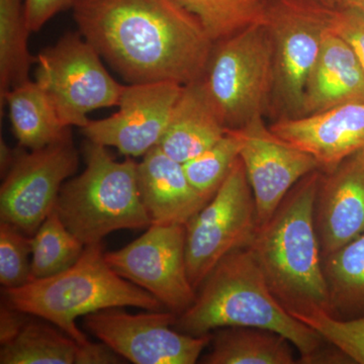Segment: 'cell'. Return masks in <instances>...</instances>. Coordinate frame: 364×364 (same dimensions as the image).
Instances as JSON below:
<instances>
[{
	"instance_id": "1",
	"label": "cell",
	"mask_w": 364,
	"mask_h": 364,
	"mask_svg": "<svg viewBox=\"0 0 364 364\" xmlns=\"http://www.w3.org/2000/svg\"><path fill=\"white\" fill-rule=\"evenodd\" d=\"M78 32L128 85L202 79L215 43L176 0H78Z\"/></svg>"
},
{
	"instance_id": "2",
	"label": "cell",
	"mask_w": 364,
	"mask_h": 364,
	"mask_svg": "<svg viewBox=\"0 0 364 364\" xmlns=\"http://www.w3.org/2000/svg\"><path fill=\"white\" fill-rule=\"evenodd\" d=\"M174 326L193 336L227 327L269 330L289 339L303 363H315L328 344L273 296L249 247L237 249L215 265L203 280L193 305L177 316Z\"/></svg>"
},
{
	"instance_id": "3",
	"label": "cell",
	"mask_w": 364,
	"mask_h": 364,
	"mask_svg": "<svg viewBox=\"0 0 364 364\" xmlns=\"http://www.w3.org/2000/svg\"><path fill=\"white\" fill-rule=\"evenodd\" d=\"M321 174L315 170L301 178L272 217L258 226L249 246L273 296L291 315L330 314L314 219Z\"/></svg>"
},
{
	"instance_id": "4",
	"label": "cell",
	"mask_w": 364,
	"mask_h": 364,
	"mask_svg": "<svg viewBox=\"0 0 364 364\" xmlns=\"http://www.w3.org/2000/svg\"><path fill=\"white\" fill-rule=\"evenodd\" d=\"M4 294L9 306L48 321L80 345L90 340L76 325L79 317L105 309L134 306L157 311L163 306L112 269L102 243L86 245L80 258L64 272L4 289Z\"/></svg>"
},
{
	"instance_id": "5",
	"label": "cell",
	"mask_w": 364,
	"mask_h": 364,
	"mask_svg": "<svg viewBox=\"0 0 364 364\" xmlns=\"http://www.w3.org/2000/svg\"><path fill=\"white\" fill-rule=\"evenodd\" d=\"M85 169L66 181L56 208L65 226L85 245L102 243L119 230L144 229L152 224L138 183V163L119 162L107 147L86 139Z\"/></svg>"
},
{
	"instance_id": "6",
	"label": "cell",
	"mask_w": 364,
	"mask_h": 364,
	"mask_svg": "<svg viewBox=\"0 0 364 364\" xmlns=\"http://www.w3.org/2000/svg\"><path fill=\"white\" fill-rule=\"evenodd\" d=\"M200 80L228 130L262 117L273 83L272 46L264 23L215 42Z\"/></svg>"
},
{
	"instance_id": "7",
	"label": "cell",
	"mask_w": 364,
	"mask_h": 364,
	"mask_svg": "<svg viewBox=\"0 0 364 364\" xmlns=\"http://www.w3.org/2000/svg\"><path fill=\"white\" fill-rule=\"evenodd\" d=\"M333 9L314 0H268L264 25L272 46L270 105L279 119L301 117L306 82Z\"/></svg>"
},
{
	"instance_id": "8",
	"label": "cell",
	"mask_w": 364,
	"mask_h": 364,
	"mask_svg": "<svg viewBox=\"0 0 364 364\" xmlns=\"http://www.w3.org/2000/svg\"><path fill=\"white\" fill-rule=\"evenodd\" d=\"M36 66V82L69 128L82 129L90 112L117 107L126 86L109 75L102 56L79 32L66 33L43 50Z\"/></svg>"
},
{
	"instance_id": "9",
	"label": "cell",
	"mask_w": 364,
	"mask_h": 364,
	"mask_svg": "<svg viewBox=\"0 0 364 364\" xmlns=\"http://www.w3.org/2000/svg\"><path fill=\"white\" fill-rule=\"evenodd\" d=\"M184 227L188 277L198 291L225 256L250 246L258 228L252 188L240 157L213 198Z\"/></svg>"
},
{
	"instance_id": "10",
	"label": "cell",
	"mask_w": 364,
	"mask_h": 364,
	"mask_svg": "<svg viewBox=\"0 0 364 364\" xmlns=\"http://www.w3.org/2000/svg\"><path fill=\"white\" fill-rule=\"evenodd\" d=\"M72 136L42 149H16L0 188V218L33 236L56 208L62 186L78 168Z\"/></svg>"
},
{
	"instance_id": "11",
	"label": "cell",
	"mask_w": 364,
	"mask_h": 364,
	"mask_svg": "<svg viewBox=\"0 0 364 364\" xmlns=\"http://www.w3.org/2000/svg\"><path fill=\"white\" fill-rule=\"evenodd\" d=\"M105 259L114 272L177 316L196 301L186 264V227L181 225L151 224L129 245L105 253Z\"/></svg>"
},
{
	"instance_id": "12",
	"label": "cell",
	"mask_w": 364,
	"mask_h": 364,
	"mask_svg": "<svg viewBox=\"0 0 364 364\" xmlns=\"http://www.w3.org/2000/svg\"><path fill=\"white\" fill-rule=\"evenodd\" d=\"M176 320V314L171 311L133 315L121 308H112L85 316V326L91 334L131 363H196L212 336H193L172 329Z\"/></svg>"
},
{
	"instance_id": "13",
	"label": "cell",
	"mask_w": 364,
	"mask_h": 364,
	"mask_svg": "<svg viewBox=\"0 0 364 364\" xmlns=\"http://www.w3.org/2000/svg\"><path fill=\"white\" fill-rule=\"evenodd\" d=\"M182 86L173 81L126 85L119 111L90 119L81 132L87 140L117 148L126 157L144 156L159 145Z\"/></svg>"
},
{
	"instance_id": "14",
	"label": "cell",
	"mask_w": 364,
	"mask_h": 364,
	"mask_svg": "<svg viewBox=\"0 0 364 364\" xmlns=\"http://www.w3.org/2000/svg\"><path fill=\"white\" fill-rule=\"evenodd\" d=\"M240 139V157L256 203L258 226L274 214L301 178L318 169L317 160L275 135L262 117L233 130Z\"/></svg>"
},
{
	"instance_id": "15",
	"label": "cell",
	"mask_w": 364,
	"mask_h": 364,
	"mask_svg": "<svg viewBox=\"0 0 364 364\" xmlns=\"http://www.w3.org/2000/svg\"><path fill=\"white\" fill-rule=\"evenodd\" d=\"M314 219L322 258L364 234V149L322 172Z\"/></svg>"
},
{
	"instance_id": "16",
	"label": "cell",
	"mask_w": 364,
	"mask_h": 364,
	"mask_svg": "<svg viewBox=\"0 0 364 364\" xmlns=\"http://www.w3.org/2000/svg\"><path fill=\"white\" fill-rule=\"evenodd\" d=\"M269 128L312 155L320 171L328 173L364 149V102L337 105L310 116L279 119Z\"/></svg>"
},
{
	"instance_id": "17",
	"label": "cell",
	"mask_w": 364,
	"mask_h": 364,
	"mask_svg": "<svg viewBox=\"0 0 364 364\" xmlns=\"http://www.w3.org/2000/svg\"><path fill=\"white\" fill-rule=\"evenodd\" d=\"M138 183L152 224L186 226L212 198L196 191L183 165L163 152L159 146L138 163Z\"/></svg>"
},
{
	"instance_id": "18",
	"label": "cell",
	"mask_w": 364,
	"mask_h": 364,
	"mask_svg": "<svg viewBox=\"0 0 364 364\" xmlns=\"http://www.w3.org/2000/svg\"><path fill=\"white\" fill-rule=\"evenodd\" d=\"M364 102V72L351 48L328 28L306 82L301 117Z\"/></svg>"
},
{
	"instance_id": "19",
	"label": "cell",
	"mask_w": 364,
	"mask_h": 364,
	"mask_svg": "<svg viewBox=\"0 0 364 364\" xmlns=\"http://www.w3.org/2000/svg\"><path fill=\"white\" fill-rule=\"evenodd\" d=\"M227 132L200 79L182 86L158 146L183 164L215 145Z\"/></svg>"
},
{
	"instance_id": "20",
	"label": "cell",
	"mask_w": 364,
	"mask_h": 364,
	"mask_svg": "<svg viewBox=\"0 0 364 364\" xmlns=\"http://www.w3.org/2000/svg\"><path fill=\"white\" fill-rule=\"evenodd\" d=\"M1 107H9L13 133L21 147L38 150L65 140L71 128L61 119L36 81L28 80L7 91L0 97Z\"/></svg>"
},
{
	"instance_id": "21",
	"label": "cell",
	"mask_w": 364,
	"mask_h": 364,
	"mask_svg": "<svg viewBox=\"0 0 364 364\" xmlns=\"http://www.w3.org/2000/svg\"><path fill=\"white\" fill-rule=\"evenodd\" d=\"M294 345L269 330L250 327L219 329L212 351L203 358L207 364H294Z\"/></svg>"
},
{
	"instance_id": "22",
	"label": "cell",
	"mask_w": 364,
	"mask_h": 364,
	"mask_svg": "<svg viewBox=\"0 0 364 364\" xmlns=\"http://www.w3.org/2000/svg\"><path fill=\"white\" fill-rule=\"evenodd\" d=\"M322 264L333 317L364 316V234L323 257Z\"/></svg>"
},
{
	"instance_id": "23",
	"label": "cell",
	"mask_w": 364,
	"mask_h": 364,
	"mask_svg": "<svg viewBox=\"0 0 364 364\" xmlns=\"http://www.w3.org/2000/svg\"><path fill=\"white\" fill-rule=\"evenodd\" d=\"M26 0H0V97L30 80L37 56L31 54Z\"/></svg>"
},
{
	"instance_id": "24",
	"label": "cell",
	"mask_w": 364,
	"mask_h": 364,
	"mask_svg": "<svg viewBox=\"0 0 364 364\" xmlns=\"http://www.w3.org/2000/svg\"><path fill=\"white\" fill-rule=\"evenodd\" d=\"M79 344L59 329L28 320L11 341L1 345V364H75Z\"/></svg>"
},
{
	"instance_id": "25",
	"label": "cell",
	"mask_w": 364,
	"mask_h": 364,
	"mask_svg": "<svg viewBox=\"0 0 364 364\" xmlns=\"http://www.w3.org/2000/svg\"><path fill=\"white\" fill-rule=\"evenodd\" d=\"M193 14L213 42L231 37L248 26L262 23L268 0H176Z\"/></svg>"
},
{
	"instance_id": "26",
	"label": "cell",
	"mask_w": 364,
	"mask_h": 364,
	"mask_svg": "<svg viewBox=\"0 0 364 364\" xmlns=\"http://www.w3.org/2000/svg\"><path fill=\"white\" fill-rule=\"evenodd\" d=\"M32 279L64 272L82 255L85 245L69 231L56 210L46 218L31 238Z\"/></svg>"
},
{
	"instance_id": "27",
	"label": "cell",
	"mask_w": 364,
	"mask_h": 364,
	"mask_svg": "<svg viewBox=\"0 0 364 364\" xmlns=\"http://www.w3.org/2000/svg\"><path fill=\"white\" fill-rule=\"evenodd\" d=\"M240 139L233 130L202 154L183 163L189 182L203 195L213 198L240 155Z\"/></svg>"
},
{
	"instance_id": "28",
	"label": "cell",
	"mask_w": 364,
	"mask_h": 364,
	"mask_svg": "<svg viewBox=\"0 0 364 364\" xmlns=\"http://www.w3.org/2000/svg\"><path fill=\"white\" fill-rule=\"evenodd\" d=\"M293 316L315 330L328 344L336 347L347 358L364 364V316L343 320L322 310Z\"/></svg>"
},
{
	"instance_id": "29",
	"label": "cell",
	"mask_w": 364,
	"mask_h": 364,
	"mask_svg": "<svg viewBox=\"0 0 364 364\" xmlns=\"http://www.w3.org/2000/svg\"><path fill=\"white\" fill-rule=\"evenodd\" d=\"M32 244L28 235L9 223L0 225V282L4 289L25 286L32 280Z\"/></svg>"
},
{
	"instance_id": "30",
	"label": "cell",
	"mask_w": 364,
	"mask_h": 364,
	"mask_svg": "<svg viewBox=\"0 0 364 364\" xmlns=\"http://www.w3.org/2000/svg\"><path fill=\"white\" fill-rule=\"evenodd\" d=\"M330 28L351 48L364 72V16L358 9L341 6L333 9Z\"/></svg>"
},
{
	"instance_id": "31",
	"label": "cell",
	"mask_w": 364,
	"mask_h": 364,
	"mask_svg": "<svg viewBox=\"0 0 364 364\" xmlns=\"http://www.w3.org/2000/svg\"><path fill=\"white\" fill-rule=\"evenodd\" d=\"M78 0H26V21L31 32H38L61 11L73 9Z\"/></svg>"
},
{
	"instance_id": "32",
	"label": "cell",
	"mask_w": 364,
	"mask_h": 364,
	"mask_svg": "<svg viewBox=\"0 0 364 364\" xmlns=\"http://www.w3.org/2000/svg\"><path fill=\"white\" fill-rule=\"evenodd\" d=\"M119 358L121 356L104 342L92 343L90 341L85 344H79L75 364L119 363Z\"/></svg>"
},
{
	"instance_id": "33",
	"label": "cell",
	"mask_w": 364,
	"mask_h": 364,
	"mask_svg": "<svg viewBox=\"0 0 364 364\" xmlns=\"http://www.w3.org/2000/svg\"><path fill=\"white\" fill-rule=\"evenodd\" d=\"M28 314L21 312L6 304L1 305L0 313V342L1 345L11 341L20 333L28 320Z\"/></svg>"
},
{
	"instance_id": "34",
	"label": "cell",
	"mask_w": 364,
	"mask_h": 364,
	"mask_svg": "<svg viewBox=\"0 0 364 364\" xmlns=\"http://www.w3.org/2000/svg\"><path fill=\"white\" fill-rule=\"evenodd\" d=\"M16 149H11L1 140L0 142V168L1 174L4 176L13 164L14 157H16Z\"/></svg>"
},
{
	"instance_id": "35",
	"label": "cell",
	"mask_w": 364,
	"mask_h": 364,
	"mask_svg": "<svg viewBox=\"0 0 364 364\" xmlns=\"http://www.w3.org/2000/svg\"><path fill=\"white\" fill-rule=\"evenodd\" d=\"M343 6L354 7L364 16V0H345Z\"/></svg>"
},
{
	"instance_id": "36",
	"label": "cell",
	"mask_w": 364,
	"mask_h": 364,
	"mask_svg": "<svg viewBox=\"0 0 364 364\" xmlns=\"http://www.w3.org/2000/svg\"><path fill=\"white\" fill-rule=\"evenodd\" d=\"M314 1L318 2L325 6L336 9V7L343 6L345 0H314Z\"/></svg>"
}]
</instances>
